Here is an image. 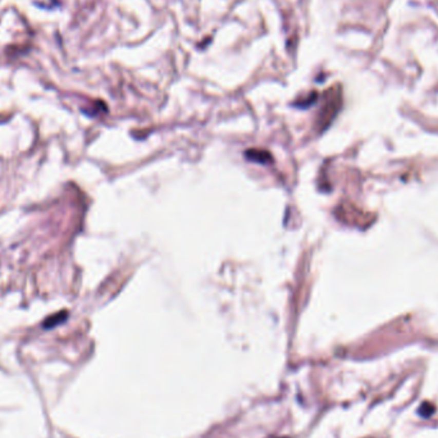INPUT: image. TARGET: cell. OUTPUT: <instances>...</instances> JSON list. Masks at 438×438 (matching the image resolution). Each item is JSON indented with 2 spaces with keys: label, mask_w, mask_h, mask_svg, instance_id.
Here are the masks:
<instances>
[{
  "label": "cell",
  "mask_w": 438,
  "mask_h": 438,
  "mask_svg": "<svg viewBox=\"0 0 438 438\" xmlns=\"http://www.w3.org/2000/svg\"><path fill=\"white\" fill-rule=\"evenodd\" d=\"M246 157H247V159L260 163H266L271 160V155L266 151H260V150H249V151H246Z\"/></svg>",
  "instance_id": "6da1fadb"
}]
</instances>
